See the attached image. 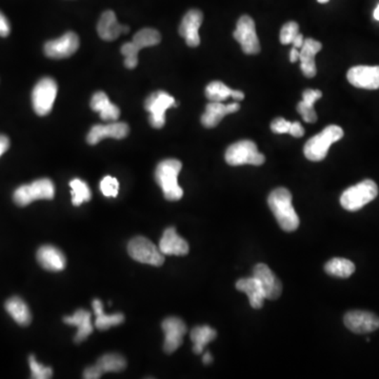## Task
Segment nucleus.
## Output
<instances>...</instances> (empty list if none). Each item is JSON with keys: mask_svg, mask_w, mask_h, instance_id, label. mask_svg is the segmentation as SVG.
Returning <instances> with one entry per match:
<instances>
[{"mask_svg": "<svg viewBox=\"0 0 379 379\" xmlns=\"http://www.w3.org/2000/svg\"><path fill=\"white\" fill-rule=\"evenodd\" d=\"M267 204L284 231L293 232L298 229L300 221L293 208L292 194L288 189L277 187L273 190L267 197Z\"/></svg>", "mask_w": 379, "mask_h": 379, "instance_id": "nucleus-1", "label": "nucleus"}, {"mask_svg": "<svg viewBox=\"0 0 379 379\" xmlns=\"http://www.w3.org/2000/svg\"><path fill=\"white\" fill-rule=\"evenodd\" d=\"M182 164L177 159L162 160L155 170L156 182L161 187L164 198L168 201H177L183 196L178 185V175Z\"/></svg>", "mask_w": 379, "mask_h": 379, "instance_id": "nucleus-2", "label": "nucleus"}, {"mask_svg": "<svg viewBox=\"0 0 379 379\" xmlns=\"http://www.w3.org/2000/svg\"><path fill=\"white\" fill-rule=\"evenodd\" d=\"M343 137V131L340 126H326L322 132L310 138L303 147L305 157L311 161H321L326 158L328 149L333 143L340 140Z\"/></svg>", "mask_w": 379, "mask_h": 379, "instance_id": "nucleus-3", "label": "nucleus"}, {"mask_svg": "<svg viewBox=\"0 0 379 379\" xmlns=\"http://www.w3.org/2000/svg\"><path fill=\"white\" fill-rule=\"evenodd\" d=\"M378 195V187L374 181L366 179L343 192L340 204L345 210L355 212L373 201Z\"/></svg>", "mask_w": 379, "mask_h": 379, "instance_id": "nucleus-4", "label": "nucleus"}, {"mask_svg": "<svg viewBox=\"0 0 379 379\" xmlns=\"http://www.w3.org/2000/svg\"><path fill=\"white\" fill-rule=\"evenodd\" d=\"M55 196L54 183L51 179L42 178L33 181L29 185L17 187L13 194L15 204L19 206H29L35 200L53 199Z\"/></svg>", "mask_w": 379, "mask_h": 379, "instance_id": "nucleus-5", "label": "nucleus"}, {"mask_svg": "<svg viewBox=\"0 0 379 379\" xmlns=\"http://www.w3.org/2000/svg\"><path fill=\"white\" fill-rule=\"evenodd\" d=\"M225 157L227 164L233 166L242 164L261 166L265 161V155L259 153L256 143L252 140H240L230 145Z\"/></svg>", "mask_w": 379, "mask_h": 379, "instance_id": "nucleus-6", "label": "nucleus"}, {"mask_svg": "<svg viewBox=\"0 0 379 379\" xmlns=\"http://www.w3.org/2000/svg\"><path fill=\"white\" fill-rule=\"evenodd\" d=\"M56 81L53 78L44 77L34 86L32 92V102L37 115L46 116L52 111L57 96Z\"/></svg>", "mask_w": 379, "mask_h": 379, "instance_id": "nucleus-7", "label": "nucleus"}, {"mask_svg": "<svg viewBox=\"0 0 379 379\" xmlns=\"http://www.w3.org/2000/svg\"><path fill=\"white\" fill-rule=\"evenodd\" d=\"M178 107V102L164 91L152 93L145 101V109L149 113V124L153 128H161L166 124V111Z\"/></svg>", "mask_w": 379, "mask_h": 379, "instance_id": "nucleus-8", "label": "nucleus"}, {"mask_svg": "<svg viewBox=\"0 0 379 379\" xmlns=\"http://www.w3.org/2000/svg\"><path fill=\"white\" fill-rule=\"evenodd\" d=\"M128 253L134 260L145 265L160 267L164 265V255L147 238L135 237L128 242Z\"/></svg>", "mask_w": 379, "mask_h": 379, "instance_id": "nucleus-9", "label": "nucleus"}, {"mask_svg": "<svg viewBox=\"0 0 379 379\" xmlns=\"http://www.w3.org/2000/svg\"><path fill=\"white\" fill-rule=\"evenodd\" d=\"M233 36L234 39L239 42L244 53L248 55L258 54L260 44L257 37L254 20L250 16L244 15L240 17Z\"/></svg>", "mask_w": 379, "mask_h": 379, "instance_id": "nucleus-10", "label": "nucleus"}, {"mask_svg": "<svg viewBox=\"0 0 379 379\" xmlns=\"http://www.w3.org/2000/svg\"><path fill=\"white\" fill-rule=\"evenodd\" d=\"M79 48V38L73 32H67L57 39L44 44V53L53 59H63L72 56Z\"/></svg>", "mask_w": 379, "mask_h": 379, "instance_id": "nucleus-11", "label": "nucleus"}, {"mask_svg": "<svg viewBox=\"0 0 379 379\" xmlns=\"http://www.w3.org/2000/svg\"><path fill=\"white\" fill-rule=\"evenodd\" d=\"M161 328L164 332V352L166 354L174 353L182 345L187 326L180 318L168 317L164 320Z\"/></svg>", "mask_w": 379, "mask_h": 379, "instance_id": "nucleus-12", "label": "nucleus"}, {"mask_svg": "<svg viewBox=\"0 0 379 379\" xmlns=\"http://www.w3.org/2000/svg\"><path fill=\"white\" fill-rule=\"evenodd\" d=\"M345 326L356 334H364L379 328V317L366 311L347 312L343 318Z\"/></svg>", "mask_w": 379, "mask_h": 379, "instance_id": "nucleus-13", "label": "nucleus"}, {"mask_svg": "<svg viewBox=\"0 0 379 379\" xmlns=\"http://www.w3.org/2000/svg\"><path fill=\"white\" fill-rule=\"evenodd\" d=\"M347 80L352 86L366 90L379 88V67L357 65L351 67L347 74Z\"/></svg>", "mask_w": 379, "mask_h": 379, "instance_id": "nucleus-14", "label": "nucleus"}, {"mask_svg": "<svg viewBox=\"0 0 379 379\" xmlns=\"http://www.w3.org/2000/svg\"><path fill=\"white\" fill-rule=\"evenodd\" d=\"M253 277L256 278L262 288L265 299H277L281 295L282 284L277 276L265 263H257L253 270Z\"/></svg>", "mask_w": 379, "mask_h": 379, "instance_id": "nucleus-15", "label": "nucleus"}, {"mask_svg": "<svg viewBox=\"0 0 379 379\" xmlns=\"http://www.w3.org/2000/svg\"><path fill=\"white\" fill-rule=\"evenodd\" d=\"M202 21H204V14L201 11L193 8L183 16L179 25V34L185 40L187 46L192 48L199 46L200 37L198 31Z\"/></svg>", "mask_w": 379, "mask_h": 379, "instance_id": "nucleus-16", "label": "nucleus"}, {"mask_svg": "<svg viewBox=\"0 0 379 379\" xmlns=\"http://www.w3.org/2000/svg\"><path fill=\"white\" fill-rule=\"evenodd\" d=\"M130 128L126 122H111L109 124H96L92 126L86 141L88 145H96L105 138L124 139L128 136Z\"/></svg>", "mask_w": 379, "mask_h": 379, "instance_id": "nucleus-17", "label": "nucleus"}, {"mask_svg": "<svg viewBox=\"0 0 379 379\" xmlns=\"http://www.w3.org/2000/svg\"><path fill=\"white\" fill-rule=\"evenodd\" d=\"M239 109L240 105L237 101L229 103V105L210 101V103L206 105V112L201 116L202 126L208 128H215V126H218L219 122L222 120L225 116L236 113V112L239 111Z\"/></svg>", "mask_w": 379, "mask_h": 379, "instance_id": "nucleus-18", "label": "nucleus"}, {"mask_svg": "<svg viewBox=\"0 0 379 379\" xmlns=\"http://www.w3.org/2000/svg\"><path fill=\"white\" fill-rule=\"evenodd\" d=\"M97 32L103 40L113 41L117 39L122 33H128L130 27L128 25H120L116 18L115 13L109 10L101 15L97 25Z\"/></svg>", "mask_w": 379, "mask_h": 379, "instance_id": "nucleus-19", "label": "nucleus"}, {"mask_svg": "<svg viewBox=\"0 0 379 379\" xmlns=\"http://www.w3.org/2000/svg\"><path fill=\"white\" fill-rule=\"evenodd\" d=\"M321 48L322 44L317 40L307 38L303 41L301 51L299 52V60H300L301 72L305 77L313 78L317 73L315 56Z\"/></svg>", "mask_w": 379, "mask_h": 379, "instance_id": "nucleus-20", "label": "nucleus"}, {"mask_svg": "<svg viewBox=\"0 0 379 379\" xmlns=\"http://www.w3.org/2000/svg\"><path fill=\"white\" fill-rule=\"evenodd\" d=\"M159 250L164 255L185 256L189 253V244L177 234L175 227H171L164 232L159 242Z\"/></svg>", "mask_w": 379, "mask_h": 379, "instance_id": "nucleus-21", "label": "nucleus"}, {"mask_svg": "<svg viewBox=\"0 0 379 379\" xmlns=\"http://www.w3.org/2000/svg\"><path fill=\"white\" fill-rule=\"evenodd\" d=\"M37 260L44 269L51 272L62 271L67 265V258L63 253L53 246H42L39 248Z\"/></svg>", "mask_w": 379, "mask_h": 379, "instance_id": "nucleus-22", "label": "nucleus"}, {"mask_svg": "<svg viewBox=\"0 0 379 379\" xmlns=\"http://www.w3.org/2000/svg\"><path fill=\"white\" fill-rule=\"evenodd\" d=\"M63 321L69 326H77V334L74 337L75 343H82L92 334L93 326L92 322H91V313L86 310H77L74 315L65 316L63 317Z\"/></svg>", "mask_w": 379, "mask_h": 379, "instance_id": "nucleus-23", "label": "nucleus"}, {"mask_svg": "<svg viewBox=\"0 0 379 379\" xmlns=\"http://www.w3.org/2000/svg\"><path fill=\"white\" fill-rule=\"evenodd\" d=\"M236 288L240 292L246 293L248 297L251 307L260 309L265 302V293L258 280L255 277L242 278L236 282Z\"/></svg>", "mask_w": 379, "mask_h": 379, "instance_id": "nucleus-24", "label": "nucleus"}, {"mask_svg": "<svg viewBox=\"0 0 379 379\" xmlns=\"http://www.w3.org/2000/svg\"><path fill=\"white\" fill-rule=\"evenodd\" d=\"M91 107L95 112H98L101 119L105 121H115L120 116L119 107L113 105L103 92H96L93 95Z\"/></svg>", "mask_w": 379, "mask_h": 379, "instance_id": "nucleus-25", "label": "nucleus"}, {"mask_svg": "<svg viewBox=\"0 0 379 379\" xmlns=\"http://www.w3.org/2000/svg\"><path fill=\"white\" fill-rule=\"evenodd\" d=\"M206 97L210 101L222 102L230 97L235 99L236 101L242 100L244 98V94L241 91L232 90L230 86H227L223 82L212 81L206 86Z\"/></svg>", "mask_w": 379, "mask_h": 379, "instance_id": "nucleus-26", "label": "nucleus"}, {"mask_svg": "<svg viewBox=\"0 0 379 379\" xmlns=\"http://www.w3.org/2000/svg\"><path fill=\"white\" fill-rule=\"evenodd\" d=\"M322 93L319 90L307 88L302 93V101L297 105V112L300 114L302 119L307 124H314L317 120V114L314 109V103L321 98Z\"/></svg>", "mask_w": 379, "mask_h": 379, "instance_id": "nucleus-27", "label": "nucleus"}, {"mask_svg": "<svg viewBox=\"0 0 379 379\" xmlns=\"http://www.w3.org/2000/svg\"><path fill=\"white\" fill-rule=\"evenodd\" d=\"M6 312L12 316L13 319L19 324V326H29L32 321V314L29 312V307L27 303L19 298V297H11L6 300Z\"/></svg>", "mask_w": 379, "mask_h": 379, "instance_id": "nucleus-28", "label": "nucleus"}, {"mask_svg": "<svg viewBox=\"0 0 379 379\" xmlns=\"http://www.w3.org/2000/svg\"><path fill=\"white\" fill-rule=\"evenodd\" d=\"M93 309H94L95 316H96V320H95V326L98 330L105 331L109 330L112 326H119L124 321V314L116 313L112 314V315H107L103 312V305L99 299H94L92 302Z\"/></svg>", "mask_w": 379, "mask_h": 379, "instance_id": "nucleus-29", "label": "nucleus"}, {"mask_svg": "<svg viewBox=\"0 0 379 379\" xmlns=\"http://www.w3.org/2000/svg\"><path fill=\"white\" fill-rule=\"evenodd\" d=\"M217 332L208 326H195L191 331V339L193 341V352L195 354H201L204 347L211 341L216 338Z\"/></svg>", "mask_w": 379, "mask_h": 379, "instance_id": "nucleus-30", "label": "nucleus"}, {"mask_svg": "<svg viewBox=\"0 0 379 379\" xmlns=\"http://www.w3.org/2000/svg\"><path fill=\"white\" fill-rule=\"evenodd\" d=\"M324 271L334 277L347 278L355 272V265L349 259L336 257L326 263Z\"/></svg>", "mask_w": 379, "mask_h": 379, "instance_id": "nucleus-31", "label": "nucleus"}, {"mask_svg": "<svg viewBox=\"0 0 379 379\" xmlns=\"http://www.w3.org/2000/svg\"><path fill=\"white\" fill-rule=\"evenodd\" d=\"M95 366L101 374L107 372H121L126 368V361L119 354H105L97 360Z\"/></svg>", "mask_w": 379, "mask_h": 379, "instance_id": "nucleus-32", "label": "nucleus"}, {"mask_svg": "<svg viewBox=\"0 0 379 379\" xmlns=\"http://www.w3.org/2000/svg\"><path fill=\"white\" fill-rule=\"evenodd\" d=\"M160 41H161V35H160L159 32L157 29H151V27H145V29L137 32L132 40L133 44L139 51L141 48L156 46Z\"/></svg>", "mask_w": 379, "mask_h": 379, "instance_id": "nucleus-33", "label": "nucleus"}, {"mask_svg": "<svg viewBox=\"0 0 379 379\" xmlns=\"http://www.w3.org/2000/svg\"><path fill=\"white\" fill-rule=\"evenodd\" d=\"M69 187L72 189V202L74 206H79L84 202L90 201L92 198L90 187L86 181L75 178L69 182Z\"/></svg>", "mask_w": 379, "mask_h": 379, "instance_id": "nucleus-34", "label": "nucleus"}, {"mask_svg": "<svg viewBox=\"0 0 379 379\" xmlns=\"http://www.w3.org/2000/svg\"><path fill=\"white\" fill-rule=\"evenodd\" d=\"M121 54L124 56V65L128 69H134L138 65L139 50L133 42H126L121 46Z\"/></svg>", "mask_w": 379, "mask_h": 379, "instance_id": "nucleus-35", "label": "nucleus"}, {"mask_svg": "<svg viewBox=\"0 0 379 379\" xmlns=\"http://www.w3.org/2000/svg\"><path fill=\"white\" fill-rule=\"evenodd\" d=\"M29 368H31L32 378L48 379L52 378L53 370L50 366H44L36 360L35 356L29 357Z\"/></svg>", "mask_w": 379, "mask_h": 379, "instance_id": "nucleus-36", "label": "nucleus"}, {"mask_svg": "<svg viewBox=\"0 0 379 379\" xmlns=\"http://www.w3.org/2000/svg\"><path fill=\"white\" fill-rule=\"evenodd\" d=\"M100 191L105 197H117L119 182L115 177L105 176L100 181Z\"/></svg>", "mask_w": 379, "mask_h": 379, "instance_id": "nucleus-37", "label": "nucleus"}, {"mask_svg": "<svg viewBox=\"0 0 379 379\" xmlns=\"http://www.w3.org/2000/svg\"><path fill=\"white\" fill-rule=\"evenodd\" d=\"M297 34H299L298 23L295 22V21L286 22V25L282 27L281 31H280V42H281L282 44H292L293 40L296 37Z\"/></svg>", "mask_w": 379, "mask_h": 379, "instance_id": "nucleus-38", "label": "nucleus"}, {"mask_svg": "<svg viewBox=\"0 0 379 379\" xmlns=\"http://www.w3.org/2000/svg\"><path fill=\"white\" fill-rule=\"evenodd\" d=\"M291 124L292 122L288 121L284 118H276L271 124L272 132L275 133V134H286L290 130Z\"/></svg>", "mask_w": 379, "mask_h": 379, "instance_id": "nucleus-39", "label": "nucleus"}, {"mask_svg": "<svg viewBox=\"0 0 379 379\" xmlns=\"http://www.w3.org/2000/svg\"><path fill=\"white\" fill-rule=\"evenodd\" d=\"M11 32V25L8 18L0 12V36L6 37Z\"/></svg>", "mask_w": 379, "mask_h": 379, "instance_id": "nucleus-40", "label": "nucleus"}, {"mask_svg": "<svg viewBox=\"0 0 379 379\" xmlns=\"http://www.w3.org/2000/svg\"><path fill=\"white\" fill-rule=\"evenodd\" d=\"M288 134L299 138V137H302L303 135H305V128H302L300 122H292V124H291L290 130H288Z\"/></svg>", "mask_w": 379, "mask_h": 379, "instance_id": "nucleus-41", "label": "nucleus"}, {"mask_svg": "<svg viewBox=\"0 0 379 379\" xmlns=\"http://www.w3.org/2000/svg\"><path fill=\"white\" fill-rule=\"evenodd\" d=\"M102 376L100 372H99L98 368H96V366H88L84 370V378L86 379H98Z\"/></svg>", "mask_w": 379, "mask_h": 379, "instance_id": "nucleus-42", "label": "nucleus"}, {"mask_svg": "<svg viewBox=\"0 0 379 379\" xmlns=\"http://www.w3.org/2000/svg\"><path fill=\"white\" fill-rule=\"evenodd\" d=\"M10 147V140L4 135H0V157L8 151Z\"/></svg>", "mask_w": 379, "mask_h": 379, "instance_id": "nucleus-43", "label": "nucleus"}, {"mask_svg": "<svg viewBox=\"0 0 379 379\" xmlns=\"http://www.w3.org/2000/svg\"><path fill=\"white\" fill-rule=\"evenodd\" d=\"M303 41H305V38H303V36L299 33L297 34V36L294 38V40H293L292 44L293 46H294V48H299L302 46Z\"/></svg>", "mask_w": 379, "mask_h": 379, "instance_id": "nucleus-44", "label": "nucleus"}, {"mask_svg": "<svg viewBox=\"0 0 379 379\" xmlns=\"http://www.w3.org/2000/svg\"><path fill=\"white\" fill-rule=\"evenodd\" d=\"M299 59V52L298 50H297L296 48H294L293 46L292 50H291L290 52V60L291 62H296L297 60Z\"/></svg>", "mask_w": 379, "mask_h": 379, "instance_id": "nucleus-45", "label": "nucleus"}, {"mask_svg": "<svg viewBox=\"0 0 379 379\" xmlns=\"http://www.w3.org/2000/svg\"><path fill=\"white\" fill-rule=\"evenodd\" d=\"M202 361H204V364H210L213 361V357L210 352L204 353V357H202Z\"/></svg>", "mask_w": 379, "mask_h": 379, "instance_id": "nucleus-46", "label": "nucleus"}, {"mask_svg": "<svg viewBox=\"0 0 379 379\" xmlns=\"http://www.w3.org/2000/svg\"><path fill=\"white\" fill-rule=\"evenodd\" d=\"M373 16H374V18L376 19V20L379 21V4L377 6V8H375L374 14H373Z\"/></svg>", "mask_w": 379, "mask_h": 379, "instance_id": "nucleus-47", "label": "nucleus"}, {"mask_svg": "<svg viewBox=\"0 0 379 379\" xmlns=\"http://www.w3.org/2000/svg\"><path fill=\"white\" fill-rule=\"evenodd\" d=\"M319 4H326V2L328 1V0H317Z\"/></svg>", "mask_w": 379, "mask_h": 379, "instance_id": "nucleus-48", "label": "nucleus"}]
</instances>
